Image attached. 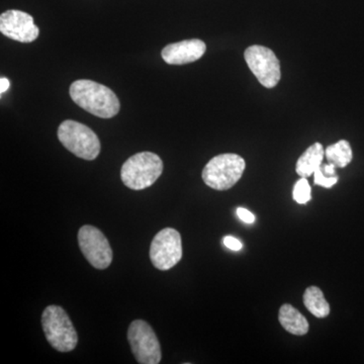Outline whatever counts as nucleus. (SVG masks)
<instances>
[{
	"instance_id": "ddd939ff",
	"label": "nucleus",
	"mask_w": 364,
	"mask_h": 364,
	"mask_svg": "<svg viewBox=\"0 0 364 364\" xmlns=\"http://www.w3.org/2000/svg\"><path fill=\"white\" fill-rule=\"evenodd\" d=\"M324 156L325 150L322 144H314L299 158L296 165V173L301 177L308 178L322 165Z\"/></svg>"
},
{
	"instance_id": "f257e3e1",
	"label": "nucleus",
	"mask_w": 364,
	"mask_h": 364,
	"mask_svg": "<svg viewBox=\"0 0 364 364\" xmlns=\"http://www.w3.org/2000/svg\"><path fill=\"white\" fill-rule=\"evenodd\" d=\"M69 92L76 105L93 116L111 119L119 114V98L105 85L81 79L72 83Z\"/></svg>"
},
{
	"instance_id": "4468645a",
	"label": "nucleus",
	"mask_w": 364,
	"mask_h": 364,
	"mask_svg": "<svg viewBox=\"0 0 364 364\" xmlns=\"http://www.w3.org/2000/svg\"><path fill=\"white\" fill-rule=\"evenodd\" d=\"M304 304L309 312L315 317L326 318L330 314V305L326 301L324 294L317 287H310L304 294Z\"/></svg>"
},
{
	"instance_id": "f3484780",
	"label": "nucleus",
	"mask_w": 364,
	"mask_h": 364,
	"mask_svg": "<svg viewBox=\"0 0 364 364\" xmlns=\"http://www.w3.org/2000/svg\"><path fill=\"white\" fill-rule=\"evenodd\" d=\"M338 179L339 177L337 176L333 177L326 176L323 173L322 170H321V166L314 173V183L316 186H322V188H331L332 186H334L338 182Z\"/></svg>"
},
{
	"instance_id": "6ab92c4d",
	"label": "nucleus",
	"mask_w": 364,
	"mask_h": 364,
	"mask_svg": "<svg viewBox=\"0 0 364 364\" xmlns=\"http://www.w3.org/2000/svg\"><path fill=\"white\" fill-rule=\"evenodd\" d=\"M224 245L226 246L227 248L231 249L233 251H239L241 250L243 245L238 239L234 238V237L227 236L224 238Z\"/></svg>"
},
{
	"instance_id": "7ed1b4c3",
	"label": "nucleus",
	"mask_w": 364,
	"mask_h": 364,
	"mask_svg": "<svg viewBox=\"0 0 364 364\" xmlns=\"http://www.w3.org/2000/svg\"><path fill=\"white\" fill-rule=\"evenodd\" d=\"M42 326L46 338L57 351L70 352L77 346V332L61 306H47L43 312Z\"/></svg>"
},
{
	"instance_id": "1a4fd4ad",
	"label": "nucleus",
	"mask_w": 364,
	"mask_h": 364,
	"mask_svg": "<svg viewBox=\"0 0 364 364\" xmlns=\"http://www.w3.org/2000/svg\"><path fill=\"white\" fill-rule=\"evenodd\" d=\"M79 247L86 260L97 269H105L111 265L112 250L107 237L97 228L85 225L78 232Z\"/></svg>"
},
{
	"instance_id": "39448f33",
	"label": "nucleus",
	"mask_w": 364,
	"mask_h": 364,
	"mask_svg": "<svg viewBox=\"0 0 364 364\" xmlns=\"http://www.w3.org/2000/svg\"><path fill=\"white\" fill-rule=\"evenodd\" d=\"M58 138L67 150L81 159L91 161L100 155V139L85 124L67 119L59 126Z\"/></svg>"
},
{
	"instance_id": "f03ea898",
	"label": "nucleus",
	"mask_w": 364,
	"mask_h": 364,
	"mask_svg": "<svg viewBox=\"0 0 364 364\" xmlns=\"http://www.w3.org/2000/svg\"><path fill=\"white\" fill-rule=\"evenodd\" d=\"M161 158L152 152L136 153L124 163L121 170L122 181L133 191L150 188L161 176Z\"/></svg>"
},
{
	"instance_id": "a211bd4d",
	"label": "nucleus",
	"mask_w": 364,
	"mask_h": 364,
	"mask_svg": "<svg viewBox=\"0 0 364 364\" xmlns=\"http://www.w3.org/2000/svg\"><path fill=\"white\" fill-rule=\"evenodd\" d=\"M237 215H238L239 219L246 223V224H252V223L255 222V215L250 210H246V208H237Z\"/></svg>"
},
{
	"instance_id": "6e6552de",
	"label": "nucleus",
	"mask_w": 364,
	"mask_h": 364,
	"mask_svg": "<svg viewBox=\"0 0 364 364\" xmlns=\"http://www.w3.org/2000/svg\"><path fill=\"white\" fill-rule=\"evenodd\" d=\"M246 63L258 81L267 88H273L282 78L280 63L272 50L254 45L245 51Z\"/></svg>"
},
{
	"instance_id": "9d476101",
	"label": "nucleus",
	"mask_w": 364,
	"mask_h": 364,
	"mask_svg": "<svg viewBox=\"0 0 364 364\" xmlns=\"http://www.w3.org/2000/svg\"><path fill=\"white\" fill-rule=\"evenodd\" d=\"M0 32L9 39L32 43L39 37V28L31 14L21 11H7L0 16Z\"/></svg>"
},
{
	"instance_id": "412c9836",
	"label": "nucleus",
	"mask_w": 364,
	"mask_h": 364,
	"mask_svg": "<svg viewBox=\"0 0 364 364\" xmlns=\"http://www.w3.org/2000/svg\"><path fill=\"white\" fill-rule=\"evenodd\" d=\"M9 86H11V83H9V79L6 77L0 78V93L1 95H4L9 90Z\"/></svg>"
},
{
	"instance_id": "2eb2a0df",
	"label": "nucleus",
	"mask_w": 364,
	"mask_h": 364,
	"mask_svg": "<svg viewBox=\"0 0 364 364\" xmlns=\"http://www.w3.org/2000/svg\"><path fill=\"white\" fill-rule=\"evenodd\" d=\"M325 156L328 162L332 163L338 168H344L352 161L353 153H352L350 144L346 140H341L330 145L325 150Z\"/></svg>"
},
{
	"instance_id": "f8f14e48",
	"label": "nucleus",
	"mask_w": 364,
	"mask_h": 364,
	"mask_svg": "<svg viewBox=\"0 0 364 364\" xmlns=\"http://www.w3.org/2000/svg\"><path fill=\"white\" fill-rule=\"evenodd\" d=\"M279 321L284 330L291 334L303 336L309 332L306 318L289 304H286L279 309Z\"/></svg>"
},
{
	"instance_id": "0eeeda50",
	"label": "nucleus",
	"mask_w": 364,
	"mask_h": 364,
	"mask_svg": "<svg viewBox=\"0 0 364 364\" xmlns=\"http://www.w3.org/2000/svg\"><path fill=\"white\" fill-rule=\"evenodd\" d=\"M182 258V241L178 231L163 229L154 237L150 246V259L157 269L166 272L176 267Z\"/></svg>"
},
{
	"instance_id": "aec40b11",
	"label": "nucleus",
	"mask_w": 364,
	"mask_h": 364,
	"mask_svg": "<svg viewBox=\"0 0 364 364\" xmlns=\"http://www.w3.org/2000/svg\"><path fill=\"white\" fill-rule=\"evenodd\" d=\"M336 166L332 163H328V164L321 165V170L326 176L333 177L336 176Z\"/></svg>"
},
{
	"instance_id": "dca6fc26",
	"label": "nucleus",
	"mask_w": 364,
	"mask_h": 364,
	"mask_svg": "<svg viewBox=\"0 0 364 364\" xmlns=\"http://www.w3.org/2000/svg\"><path fill=\"white\" fill-rule=\"evenodd\" d=\"M293 196L294 202L299 203V205H305V203L310 202L311 198H312V196H311V186L305 177H301L294 184Z\"/></svg>"
},
{
	"instance_id": "9b49d317",
	"label": "nucleus",
	"mask_w": 364,
	"mask_h": 364,
	"mask_svg": "<svg viewBox=\"0 0 364 364\" xmlns=\"http://www.w3.org/2000/svg\"><path fill=\"white\" fill-rule=\"evenodd\" d=\"M207 50L203 41L191 39L166 46L162 50L163 60L170 65H184L202 58Z\"/></svg>"
},
{
	"instance_id": "423d86ee",
	"label": "nucleus",
	"mask_w": 364,
	"mask_h": 364,
	"mask_svg": "<svg viewBox=\"0 0 364 364\" xmlns=\"http://www.w3.org/2000/svg\"><path fill=\"white\" fill-rule=\"evenodd\" d=\"M128 340L132 352L140 364H158L161 361V348L155 332L143 320L131 323Z\"/></svg>"
},
{
	"instance_id": "20e7f679",
	"label": "nucleus",
	"mask_w": 364,
	"mask_h": 364,
	"mask_svg": "<svg viewBox=\"0 0 364 364\" xmlns=\"http://www.w3.org/2000/svg\"><path fill=\"white\" fill-rule=\"evenodd\" d=\"M245 168V160L239 155H218L203 168V181L215 191H228L240 181Z\"/></svg>"
}]
</instances>
